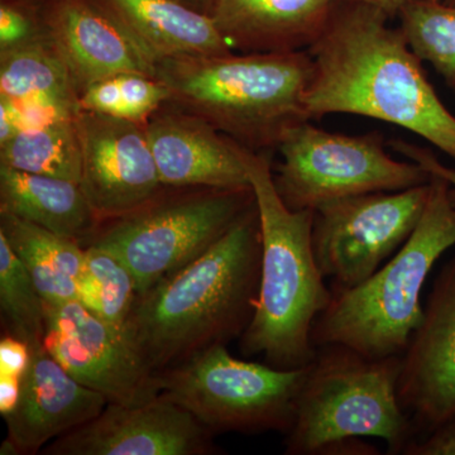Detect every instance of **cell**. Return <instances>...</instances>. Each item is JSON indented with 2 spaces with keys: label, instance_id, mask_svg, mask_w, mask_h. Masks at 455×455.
Returning <instances> with one entry per match:
<instances>
[{
  "label": "cell",
  "instance_id": "obj_21",
  "mask_svg": "<svg viewBox=\"0 0 455 455\" xmlns=\"http://www.w3.org/2000/svg\"><path fill=\"white\" fill-rule=\"evenodd\" d=\"M0 233L23 263L47 305L77 301L85 247L68 236L0 212Z\"/></svg>",
  "mask_w": 455,
  "mask_h": 455
},
{
  "label": "cell",
  "instance_id": "obj_11",
  "mask_svg": "<svg viewBox=\"0 0 455 455\" xmlns=\"http://www.w3.org/2000/svg\"><path fill=\"white\" fill-rule=\"evenodd\" d=\"M44 346L76 381L108 403L140 405L160 396L157 376L132 348L124 333L79 301L46 304Z\"/></svg>",
  "mask_w": 455,
  "mask_h": 455
},
{
  "label": "cell",
  "instance_id": "obj_22",
  "mask_svg": "<svg viewBox=\"0 0 455 455\" xmlns=\"http://www.w3.org/2000/svg\"><path fill=\"white\" fill-rule=\"evenodd\" d=\"M0 97L77 116L79 92L52 42L31 40L2 50Z\"/></svg>",
  "mask_w": 455,
  "mask_h": 455
},
{
  "label": "cell",
  "instance_id": "obj_30",
  "mask_svg": "<svg viewBox=\"0 0 455 455\" xmlns=\"http://www.w3.org/2000/svg\"><path fill=\"white\" fill-rule=\"evenodd\" d=\"M406 455H455V418L406 445Z\"/></svg>",
  "mask_w": 455,
  "mask_h": 455
},
{
  "label": "cell",
  "instance_id": "obj_2",
  "mask_svg": "<svg viewBox=\"0 0 455 455\" xmlns=\"http://www.w3.org/2000/svg\"><path fill=\"white\" fill-rule=\"evenodd\" d=\"M262 266L257 204L211 250L139 296L124 337L155 374L241 339L256 311Z\"/></svg>",
  "mask_w": 455,
  "mask_h": 455
},
{
  "label": "cell",
  "instance_id": "obj_14",
  "mask_svg": "<svg viewBox=\"0 0 455 455\" xmlns=\"http://www.w3.org/2000/svg\"><path fill=\"white\" fill-rule=\"evenodd\" d=\"M214 433L178 403H108L94 419L44 448L47 455H211Z\"/></svg>",
  "mask_w": 455,
  "mask_h": 455
},
{
  "label": "cell",
  "instance_id": "obj_24",
  "mask_svg": "<svg viewBox=\"0 0 455 455\" xmlns=\"http://www.w3.org/2000/svg\"><path fill=\"white\" fill-rule=\"evenodd\" d=\"M76 283L77 301L99 319L124 331L139 291L133 275L122 259L104 248L86 245Z\"/></svg>",
  "mask_w": 455,
  "mask_h": 455
},
{
  "label": "cell",
  "instance_id": "obj_15",
  "mask_svg": "<svg viewBox=\"0 0 455 455\" xmlns=\"http://www.w3.org/2000/svg\"><path fill=\"white\" fill-rule=\"evenodd\" d=\"M172 108H160L146 123L147 137L164 188L252 187V151L193 114Z\"/></svg>",
  "mask_w": 455,
  "mask_h": 455
},
{
  "label": "cell",
  "instance_id": "obj_23",
  "mask_svg": "<svg viewBox=\"0 0 455 455\" xmlns=\"http://www.w3.org/2000/svg\"><path fill=\"white\" fill-rule=\"evenodd\" d=\"M0 164L35 175L80 182L82 146L76 116L20 130L0 147Z\"/></svg>",
  "mask_w": 455,
  "mask_h": 455
},
{
  "label": "cell",
  "instance_id": "obj_7",
  "mask_svg": "<svg viewBox=\"0 0 455 455\" xmlns=\"http://www.w3.org/2000/svg\"><path fill=\"white\" fill-rule=\"evenodd\" d=\"M164 191V190H163ZM99 224L88 242L122 259L139 296L199 259L256 204L253 188H200Z\"/></svg>",
  "mask_w": 455,
  "mask_h": 455
},
{
  "label": "cell",
  "instance_id": "obj_39",
  "mask_svg": "<svg viewBox=\"0 0 455 455\" xmlns=\"http://www.w3.org/2000/svg\"><path fill=\"white\" fill-rule=\"evenodd\" d=\"M453 90H454V92H455V88H453Z\"/></svg>",
  "mask_w": 455,
  "mask_h": 455
},
{
  "label": "cell",
  "instance_id": "obj_3",
  "mask_svg": "<svg viewBox=\"0 0 455 455\" xmlns=\"http://www.w3.org/2000/svg\"><path fill=\"white\" fill-rule=\"evenodd\" d=\"M313 60L305 51L182 57L155 64L169 104L209 123L252 152L277 148L287 132L311 121L307 99Z\"/></svg>",
  "mask_w": 455,
  "mask_h": 455
},
{
  "label": "cell",
  "instance_id": "obj_4",
  "mask_svg": "<svg viewBox=\"0 0 455 455\" xmlns=\"http://www.w3.org/2000/svg\"><path fill=\"white\" fill-rule=\"evenodd\" d=\"M250 178L259 215L262 266L259 301L241 337V350L245 357L262 355L269 366L298 370L315 357L311 331L331 300L314 254V211H292L283 202L266 152L251 154Z\"/></svg>",
  "mask_w": 455,
  "mask_h": 455
},
{
  "label": "cell",
  "instance_id": "obj_25",
  "mask_svg": "<svg viewBox=\"0 0 455 455\" xmlns=\"http://www.w3.org/2000/svg\"><path fill=\"white\" fill-rule=\"evenodd\" d=\"M401 32L421 61H427L455 88V4L444 0H412L398 12Z\"/></svg>",
  "mask_w": 455,
  "mask_h": 455
},
{
  "label": "cell",
  "instance_id": "obj_1",
  "mask_svg": "<svg viewBox=\"0 0 455 455\" xmlns=\"http://www.w3.org/2000/svg\"><path fill=\"white\" fill-rule=\"evenodd\" d=\"M379 9L348 0L307 49L314 73L307 114H355L418 134L455 161V116L440 100L421 60Z\"/></svg>",
  "mask_w": 455,
  "mask_h": 455
},
{
  "label": "cell",
  "instance_id": "obj_20",
  "mask_svg": "<svg viewBox=\"0 0 455 455\" xmlns=\"http://www.w3.org/2000/svg\"><path fill=\"white\" fill-rule=\"evenodd\" d=\"M0 212L75 239L83 245L99 227L79 182L0 164Z\"/></svg>",
  "mask_w": 455,
  "mask_h": 455
},
{
  "label": "cell",
  "instance_id": "obj_5",
  "mask_svg": "<svg viewBox=\"0 0 455 455\" xmlns=\"http://www.w3.org/2000/svg\"><path fill=\"white\" fill-rule=\"evenodd\" d=\"M423 217L405 244L363 283L331 290L311 331L314 347L339 343L370 358L403 355L424 316L421 291L445 251L455 245V206L449 184L430 175Z\"/></svg>",
  "mask_w": 455,
  "mask_h": 455
},
{
  "label": "cell",
  "instance_id": "obj_16",
  "mask_svg": "<svg viewBox=\"0 0 455 455\" xmlns=\"http://www.w3.org/2000/svg\"><path fill=\"white\" fill-rule=\"evenodd\" d=\"M108 405L99 392L76 381L44 343L31 347L17 406L5 416L8 435L0 454H37L64 434L94 419Z\"/></svg>",
  "mask_w": 455,
  "mask_h": 455
},
{
  "label": "cell",
  "instance_id": "obj_35",
  "mask_svg": "<svg viewBox=\"0 0 455 455\" xmlns=\"http://www.w3.org/2000/svg\"><path fill=\"white\" fill-rule=\"evenodd\" d=\"M20 131L16 114L4 98H0V147L13 139Z\"/></svg>",
  "mask_w": 455,
  "mask_h": 455
},
{
  "label": "cell",
  "instance_id": "obj_33",
  "mask_svg": "<svg viewBox=\"0 0 455 455\" xmlns=\"http://www.w3.org/2000/svg\"><path fill=\"white\" fill-rule=\"evenodd\" d=\"M22 388V379L11 374H0V414L3 419L17 406Z\"/></svg>",
  "mask_w": 455,
  "mask_h": 455
},
{
  "label": "cell",
  "instance_id": "obj_19",
  "mask_svg": "<svg viewBox=\"0 0 455 455\" xmlns=\"http://www.w3.org/2000/svg\"><path fill=\"white\" fill-rule=\"evenodd\" d=\"M140 47L157 62L233 52L209 13L180 0H106Z\"/></svg>",
  "mask_w": 455,
  "mask_h": 455
},
{
  "label": "cell",
  "instance_id": "obj_37",
  "mask_svg": "<svg viewBox=\"0 0 455 455\" xmlns=\"http://www.w3.org/2000/svg\"><path fill=\"white\" fill-rule=\"evenodd\" d=\"M180 2H182V0H180ZM188 2H194V0H185V4H188ZM208 3H209V11H211V7H212V0H208Z\"/></svg>",
  "mask_w": 455,
  "mask_h": 455
},
{
  "label": "cell",
  "instance_id": "obj_26",
  "mask_svg": "<svg viewBox=\"0 0 455 455\" xmlns=\"http://www.w3.org/2000/svg\"><path fill=\"white\" fill-rule=\"evenodd\" d=\"M0 311L5 334L29 347L44 343L46 333V302L23 263L0 233Z\"/></svg>",
  "mask_w": 455,
  "mask_h": 455
},
{
  "label": "cell",
  "instance_id": "obj_18",
  "mask_svg": "<svg viewBox=\"0 0 455 455\" xmlns=\"http://www.w3.org/2000/svg\"><path fill=\"white\" fill-rule=\"evenodd\" d=\"M335 0H212L209 14L233 51H305L322 36Z\"/></svg>",
  "mask_w": 455,
  "mask_h": 455
},
{
  "label": "cell",
  "instance_id": "obj_34",
  "mask_svg": "<svg viewBox=\"0 0 455 455\" xmlns=\"http://www.w3.org/2000/svg\"><path fill=\"white\" fill-rule=\"evenodd\" d=\"M322 455H373L379 454L377 449L367 443L362 442L361 438H349L340 440L334 444L328 445Z\"/></svg>",
  "mask_w": 455,
  "mask_h": 455
},
{
  "label": "cell",
  "instance_id": "obj_38",
  "mask_svg": "<svg viewBox=\"0 0 455 455\" xmlns=\"http://www.w3.org/2000/svg\"><path fill=\"white\" fill-rule=\"evenodd\" d=\"M445 3H449V4H455V0H444Z\"/></svg>",
  "mask_w": 455,
  "mask_h": 455
},
{
  "label": "cell",
  "instance_id": "obj_13",
  "mask_svg": "<svg viewBox=\"0 0 455 455\" xmlns=\"http://www.w3.org/2000/svg\"><path fill=\"white\" fill-rule=\"evenodd\" d=\"M397 395L414 439L455 418V254L434 281L403 355Z\"/></svg>",
  "mask_w": 455,
  "mask_h": 455
},
{
  "label": "cell",
  "instance_id": "obj_36",
  "mask_svg": "<svg viewBox=\"0 0 455 455\" xmlns=\"http://www.w3.org/2000/svg\"><path fill=\"white\" fill-rule=\"evenodd\" d=\"M353 2L363 3V4L371 5L382 11L388 17H394L398 14L406 4L412 0H353Z\"/></svg>",
  "mask_w": 455,
  "mask_h": 455
},
{
  "label": "cell",
  "instance_id": "obj_27",
  "mask_svg": "<svg viewBox=\"0 0 455 455\" xmlns=\"http://www.w3.org/2000/svg\"><path fill=\"white\" fill-rule=\"evenodd\" d=\"M123 97V119L146 124L164 104L169 103L167 86L156 77L140 74L119 75Z\"/></svg>",
  "mask_w": 455,
  "mask_h": 455
},
{
  "label": "cell",
  "instance_id": "obj_31",
  "mask_svg": "<svg viewBox=\"0 0 455 455\" xmlns=\"http://www.w3.org/2000/svg\"><path fill=\"white\" fill-rule=\"evenodd\" d=\"M32 23L26 14L11 5L0 8V46L2 50L11 49L17 44L31 40Z\"/></svg>",
  "mask_w": 455,
  "mask_h": 455
},
{
  "label": "cell",
  "instance_id": "obj_28",
  "mask_svg": "<svg viewBox=\"0 0 455 455\" xmlns=\"http://www.w3.org/2000/svg\"><path fill=\"white\" fill-rule=\"evenodd\" d=\"M80 110L123 119V97L119 75L90 84L80 92Z\"/></svg>",
  "mask_w": 455,
  "mask_h": 455
},
{
  "label": "cell",
  "instance_id": "obj_9",
  "mask_svg": "<svg viewBox=\"0 0 455 455\" xmlns=\"http://www.w3.org/2000/svg\"><path fill=\"white\" fill-rule=\"evenodd\" d=\"M283 161L275 187L292 211H315L331 200L401 191L427 184L431 176L415 163L395 160L381 133H333L302 122L277 147Z\"/></svg>",
  "mask_w": 455,
  "mask_h": 455
},
{
  "label": "cell",
  "instance_id": "obj_17",
  "mask_svg": "<svg viewBox=\"0 0 455 455\" xmlns=\"http://www.w3.org/2000/svg\"><path fill=\"white\" fill-rule=\"evenodd\" d=\"M50 40L70 70L77 92L122 74L155 77V62L109 9L88 0H57Z\"/></svg>",
  "mask_w": 455,
  "mask_h": 455
},
{
  "label": "cell",
  "instance_id": "obj_10",
  "mask_svg": "<svg viewBox=\"0 0 455 455\" xmlns=\"http://www.w3.org/2000/svg\"><path fill=\"white\" fill-rule=\"evenodd\" d=\"M430 181L401 191L341 197L314 211L313 248L331 290L352 289L405 244L423 217Z\"/></svg>",
  "mask_w": 455,
  "mask_h": 455
},
{
  "label": "cell",
  "instance_id": "obj_6",
  "mask_svg": "<svg viewBox=\"0 0 455 455\" xmlns=\"http://www.w3.org/2000/svg\"><path fill=\"white\" fill-rule=\"evenodd\" d=\"M401 359L366 357L339 343L316 347L284 453L320 455L340 440L371 436L385 440L388 453L403 454L414 433L398 401Z\"/></svg>",
  "mask_w": 455,
  "mask_h": 455
},
{
  "label": "cell",
  "instance_id": "obj_32",
  "mask_svg": "<svg viewBox=\"0 0 455 455\" xmlns=\"http://www.w3.org/2000/svg\"><path fill=\"white\" fill-rule=\"evenodd\" d=\"M31 362V347L25 340L11 334L0 340V374L23 379Z\"/></svg>",
  "mask_w": 455,
  "mask_h": 455
},
{
  "label": "cell",
  "instance_id": "obj_29",
  "mask_svg": "<svg viewBox=\"0 0 455 455\" xmlns=\"http://www.w3.org/2000/svg\"><path fill=\"white\" fill-rule=\"evenodd\" d=\"M391 146L398 154L406 156L412 163L423 167L429 175L444 179L449 184V197L455 206V169L440 163L439 158L425 147L412 145L401 140H392Z\"/></svg>",
  "mask_w": 455,
  "mask_h": 455
},
{
  "label": "cell",
  "instance_id": "obj_12",
  "mask_svg": "<svg viewBox=\"0 0 455 455\" xmlns=\"http://www.w3.org/2000/svg\"><path fill=\"white\" fill-rule=\"evenodd\" d=\"M76 127L79 184L99 223L142 208L164 190L146 124L80 110Z\"/></svg>",
  "mask_w": 455,
  "mask_h": 455
},
{
  "label": "cell",
  "instance_id": "obj_8",
  "mask_svg": "<svg viewBox=\"0 0 455 455\" xmlns=\"http://www.w3.org/2000/svg\"><path fill=\"white\" fill-rule=\"evenodd\" d=\"M307 367L280 370L242 361L218 344L156 376L161 396L184 407L212 433L287 434Z\"/></svg>",
  "mask_w": 455,
  "mask_h": 455
}]
</instances>
